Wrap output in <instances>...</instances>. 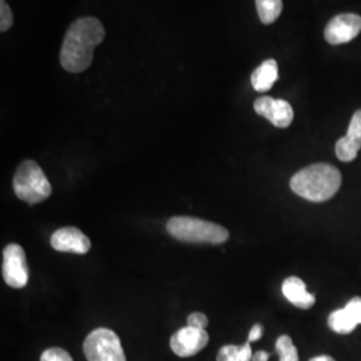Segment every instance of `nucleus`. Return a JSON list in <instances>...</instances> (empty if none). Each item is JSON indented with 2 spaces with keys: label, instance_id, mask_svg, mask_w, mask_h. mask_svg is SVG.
Listing matches in <instances>:
<instances>
[{
  "label": "nucleus",
  "instance_id": "1",
  "mask_svg": "<svg viewBox=\"0 0 361 361\" xmlns=\"http://www.w3.org/2000/svg\"><path fill=\"white\" fill-rule=\"evenodd\" d=\"M104 39V27L92 16L80 18L68 27L61 49V65L68 73H82L90 67L94 49Z\"/></svg>",
  "mask_w": 361,
  "mask_h": 361
},
{
  "label": "nucleus",
  "instance_id": "2",
  "mask_svg": "<svg viewBox=\"0 0 361 361\" xmlns=\"http://www.w3.org/2000/svg\"><path fill=\"white\" fill-rule=\"evenodd\" d=\"M341 186V173L329 164H314L301 169L290 180V189L310 202H325Z\"/></svg>",
  "mask_w": 361,
  "mask_h": 361
},
{
  "label": "nucleus",
  "instance_id": "3",
  "mask_svg": "<svg viewBox=\"0 0 361 361\" xmlns=\"http://www.w3.org/2000/svg\"><path fill=\"white\" fill-rule=\"evenodd\" d=\"M166 229L171 237L182 243L219 245L229 238V232L224 226L193 217H173L169 219Z\"/></svg>",
  "mask_w": 361,
  "mask_h": 361
},
{
  "label": "nucleus",
  "instance_id": "4",
  "mask_svg": "<svg viewBox=\"0 0 361 361\" xmlns=\"http://www.w3.org/2000/svg\"><path fill=\"white\" fill-rule=\"evenodd\" d=\"M13 192L27 204H39L51 195V183L37 162L27 159L13 176Z\"/></svg>",
  "mask_w": 361,
  "mask_h": 361
},
{
  "label": "nucleus",
  "instance_id": "5",
  "mask_svg": "<svg viewBox=\"0 0 361 361\" xmlns=\"http://www.w3.org/2000/svg\"><path fill=\"white\" fill-rule=\"evenodd\" d=\"M83 352L87 361H126L121 338L114 331L98 328L86 337Z\"/></svg>",
  "mask_w": 361,
  "mask_h": 361
},
{
  "label": "nucleus",
  "instance_id": "6",
  "mask_svg": "<svg viewBox=\"0 0 361 361\" xmlns=\"http://www.w3.org/2000/svg\"><path fill=\"white\" fill-rule=\"evenodd\" d=\"M1 273L6 284L15 289H22L28 283L26 253L18 244H10L3 250Z\"/></svg>",
  "mask_w": 361,
  "mask_h": 361
},
{
  "label": "nucleus",
  "instance_id": "7",
  "mask_svg": "<svg viewBox=\"0 0 361 361\" xmlns=\"http://www.w3.org/2000/svg\"><path fill=\"white\" fill-rule=\"evenodd\" d=\"M209 343L207 329L185 326L170 338V348L180 357H190L205 348Z\"/></svg>",
  "mask_w": 361,
  "mask_h": 361
},
{
  "label": "nucleus",
  "instance_id": "8",
  "mask_svg": "<svg viewBox=\"0 0 361 361\" xmlns=\"http://www.w3.org/2000/svg\"><path fill=\"white\" fill-rule=\"evenodd\" d=\"M361 31V16L356 13H341L335 16L326 27L324 37L329 44H343L356 38Z\"/></svg>",
  "mask_w": 361,
  "mask_h": 361
},
{
  "label": "nucleus",
  "instance_id": "9",
  "mask_svg": "<svg viewBox=\"0 0 361 361\" xmlns=\"http://www.w3.org/2000/svg\"><path fill=\"white\" fill-rule=\"evenodd\" d=\"M255 111L258 116L267 118L273 126L286 129L293 122V109L284 99H274L271 97H259L255 102Z\"/></svg>",
  "mask_w": 361,
  "mask_h": 361
},
{
  "label": "nucleus",
  "instance_id": "10",
  "mask_svg": "<svg viewBox=\"0 0 361 361\" xmlns=\"http://www.w3.org/2000/svg\"><path fill=\"white\" fill-rule=\"evenodd\" d=\"M361 325V297H353L343 310H334L328 317V326L338 335H349Z\"/></svg>",
  "mask_w": 361,
  "mask_h": 361
},
{
  "label": "nucleus",
  "instance_id": "11",
  "mask_svg": "<svg viewBox=\"0 0 361 361\" xmlns=\"http://www.w3.org/2000/svg\"><path fill=\"white\" fill-rule=\"evenodd\" d=\"M51 246L58 252L86 255L91 249V241L83 232L74 226L58 229L51 235Z\"/></svg>",
  "mask_w": 361,
  "mask_h": 361
},
{
  "label": "nucleus",
  "instance_id": "12",
  "mask_svg": "<svg viewBox=\"0 0 361 361\" xmlns=\"http://www.w3.org/2000/svg\"><path fill=\"white\" fill-rule=\"evenodd\" d=\"M283 295L292 305L300 310H310L316 302V297L307 290V285L296 276L288 277L284 280Z\"/></svg>",
  "mask_w": 361,
  "mask_h": 361
},
{
  "label": "nucleus",
  "instance_id": "13",
  "mask_svg": "<svg viewBox=\"0 0 361 361\" xmlns=\"http://www.w3.org/2000/svg\"><path fill=\"white\" fill-rule=\"evenodd\" d=\"M277 79H279V66L274 59H268L262 62L250 75L252 86L258 92L271 90Z\"/></svg>",
  "mask_w": 361,
  "mask_h": 361
},
{
  "label": "nucleus",
  "instance_id": "14",
  "mask_svg": "<svg viewBox=\"0 0 361 361\" xmlns=\"http://www.w3.org/2000/svg\"><path fill=\"white\" fill-rule=\"evenodd\" d=\"M361 149V138L344 135L336 142V157L343 162H352L356 159Z\"/></svg>",
  "mask_w": 361,
  "mask_h": 361
},
{
  "label": "nucleus",
  "instance_id": "15",
  "mask_svg": "<svg viewBox=\"0 0 361 361\" xmlns=\"http://www.w3.org/2000/svg\"><path fill=\"white\" fill-rule=\"evenodd\" d=\"M258 16L264 25L274 23L283 13V0H256Z\"/></svg>",
  "mask_w": 361,
  "mask_h": 361
},
{
  "label": "nucleus",
  "instance_id": "16",
  "mask_svg": "<svg viewBox=\"0 0 361 361\" xmlns=\"http://www.w3.org/2000/svg\"><path fill=\"white\" fill-rule=\"evenodd\" d=\"M276 350L279 353L280 361H298V350L290 336H280L276 341Z\"/></svg>",
  "mask_w": 361,
  "mask_h": 361
},
{
  "label": "nucleus",
  "instance_id": "17",
  "mask_svg": "<svg viewBox=\"0 0 361 361\" xmlns=\"http://www.w3.org/2000/svg\"><path fill=\"white\" fill-rule=\"evenodd\" d=\"M13 23V13L6 0H0V31H8Z\"/></svg>",
  "mask_w": 361,
  "mask_h": 361
},
{
  "label": "nucleus",
  "instance_id": "18",
  "mask_svg": "<svg viewBox=\"0 0 361 361\" xmlns=\"http://www.w3.org/2000/svg\"><path fill=\"white\" fill-rule=\"evenodd\" d=\"M40 361H74L73 357L70 356L68 352H66L65 349L62 348H49L46 349L42 356H40Z\"/></svg>",
  "mask_w": 361,
  "mask_h": 361
},
{
  "label": "nucleus",
  "instance_id": "19",
  "mask_svg": "<svg viewBox=\"0 0 361 361\" xmlns=\"http://www.w3.org/2000/svg\"><path fill=\"white\" fill-rule=\"evenodd\" d=\"M240 347L237 345H225L219 349L217 361H238Z\"/></svg>",
  "mask_w": 361,
  "mask_h": 361
},
{
  "label": "nucleus",
  "instance_id": "20",
  "mask_svg": "<svg viewBox=\"0 0 361 361\" xmlns=\"http://www.w3.org/2000/svg\"><path fill=\"white\" fill-rule=\"evenodd\" d=\"M209 325V319L201 312H194L188 317V326H193L198 329H207Z\"/></svg>",
  "mask_w": 361,
  "mask_h": 361
},
{
  "label": "nucleus",
  "instance_id": "21",
  "mask_svg": "<svg viewBox=\"0 0 361 361\" xmlns=\"http://www.w3.org/2000/svg\"><path fill=\"white\" fill-rule=\"evenodd\" d=\"M347 135L355 137V138H361V109L352 116Z\"/></svg>",
  "mask_w": 361,
  "mask_h": 361
},
{
  "label": "nucleus",
  "instance_id": "22",
  "mask_svg": "<svg viewBox=\"0 0 361 361\" xmlns=\"http://www.w3.org/2000/svg\"><path fill=\"white\" fill-rule=\"evenodd\" d=\"M253 359V352H252V347L250 343L246 341L244 345L240 347V352H238V361H252Z\"/></svg>",
  "mask_w": 361,
  "mask_h": 361
},
{
  "label": "nucleus",
  "instance_id": "23",
  "mask_svg": "<svg viewBox=\"0 0 361 361\" xmlns=\"http://www.w3.org/2000/svg\"><path fill=\"white\" fill-rule=\"evenodd\" d=\"M262 335H264V328H262V325H261V324H255V325L252 326L250 332H249L247 341H249V343L258 341V340L262 337Z\"/></svg>",
  "mask_w": 361,
  "mask_h": 361
},
{
  "label": "nucleus",
  "instance_id": "24",
  "mask_svg": "<svg viewBox=\"0 0 361 361\" xmlns=\"http://www.w3.org/2000/svg\"><path fill=\"white\" fill-rule=\"evenodd\" d=\"M269 360V353L265 350H257L256 353H253V359L252 361H268Z\"/></svg>",
  "mask_w": 361,
  "mask_h": 361
},
{
  "label": "nucleus",
  "instance_id": "25",
  "mask_svg": "<svg viewBox=\"0 0 361 361\" xmlns=\"http://www.w3.org/2000/svg\"><path fill=\"white\" fill-rule=\"evenodd\" d=\"M310 361H336L334 357L328 356V355H322V356H316L313 359H310Z\"/></svg>",
  "mask_w": 361,
  "mask_h": 361
}]
</instances>
